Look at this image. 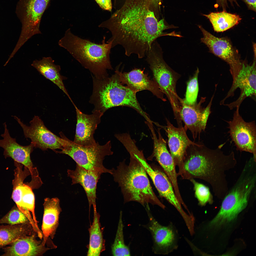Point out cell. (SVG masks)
Returning a JSON list of instances; mask_svg holds the SVG:
<instances>
[{
  "label": "cell",
  "instance_id": "6da1fadb",
  "mask_svg": "<svg viewBox=\"0 0 256 256\" xmlns=\"http://www.w3.org/2000/svg\"><path fill=\"white\" fill-rule=\"evenodd\" d=\"M99 27L111 32V37L107 42L111 43L112 48L120 45L126 56L135 54L139 59L145 56L157 38L173 36L172 32L165 33V30L176 27L157 18L149 0H125L121 7Z\"/></svg>",
  "mask_w": 256,
  "mask_h": 256
},
{
  "label": "cell",
  "instance_id": "7a4b0ae2",
  "mask_svg": "<svg viewBox=\"0 0 256 256\" xmlns=\"http://www.w3.org/2000/svg\"><path fill=\"white\" fill-rule=\"evenodd\" d=\"M222 146L211 149L201 142L190 146L185 155L181 177L205 181L211 186L215 195L220 199L228 191L226 173L237 164L234 152L226 154L221 150Z\"/></svg>",
  "mask_w": 256,
  "mask_h": 256
},
{
  "label": "cell",
  "instance_id": "3957f363",
  "mask_svg": "<svg viewBox=\"0 0 256 256\" xmlns=\"http://www.w3.org/2000/svg\"><path fill=\"white\" fill-rule=\"evenodd\" d=\"M112 170V174L121 188L125 203L134 201L145 207L150 204L165 208L154 193L145 169L137 158L130 156L128 165L123 161L116 169Z\"/></svg>",
  "mask_w": 256,
  "mask_h": 256
},
{
  "label": "cell",
  "instance_id": "277c9868",
  "mask_svg": "<svg viewBox=\"0 0 256 256\" xmlns=\"http://www.w3.org/2000/svg\"><path fill=\"white\" fill-rule=\"evenodd\" d=\"M58 44L96 78L108 76L107 70L113 69L110 58L112 44L105 42V37L102 43L97 44L75 35L69 28Z\"/></svg>",
  "mask_w": 256,
  "mask_h": 256
},
{
  "label": "cell",
  "instance_id": "5b68a950",
  "mask_svg": "<svg viewBox=\"0 0 256 256\" xmlns=\"http://www.w3.org/2000/svg\"><path fill=\"white\" fill-rule=\"evenodd\" d=\"M114 74L101 78L92 76L93 89L90 102L93 104V110L100 111L103 115L109 109L125 106L132 108L142 116L146 121H150L148 114L141 107L135 92L123 85L117 70Z\"/></svg>",
  "mask_w": 256,
  "mask_h": 256
},
{
  "label": "cell",
  "instance_id": "8992f818",
  "mask_svg": "<svg viewBox=\"0 0 256 256\" xmlns=\"http://www.w3.org/2000/svg\"><path fill=\"white\" fill-rule=\"evenodd\" d=\"M256 168L254 161L247 162L236 182L223 199L218 212L223 219L234 220L247 206L256 188Z\"/></svg>",
  "mask_w": 256,
  "mask_h": 256
},
{
  "label": "cell",
  "instance_id": "52a82bcc",
  "mask_svg": "<svg viewBox=\"0 0 256 256\" xmlns=\"http://www.w3.org/2000/svg\"><path fill=\"white\" fill-rule=\"evenodd\" d=\"M59 133L63 139L62 148L61 151L55 150V152L68 155L77 164L87 170L101 174L105 173L112 174V169L106 168L103 164L105 157L113 154L111 150L110 141L103 145H100L97 142L94 145L84 146L78 144L70 140L62 132Z\"/></svg>",
  "mask_w": 256,
  "mask_h": 256
},
{
  "label": "cell",
  "instance_id": "ba28073f",
  "mask_svg": "<svg viewBox=\"0 0 256 256\" xmlns=\"http://www.w3.org/2000/svg\"><path fill=\"white\" fill-rule=\"evenodd\" d=\"M146 60L152 71L155 82L170 103L174 115L179 113L181 99L176 90L177 82L179 78L178 74L165 63L163 52L156 40L154 41L146 53Z\"/></svg>",
  "mask_w": 256,
  "mask_h": 256
},
{
  "label": "cell",
  "instance_id": "9c48e42d",
  "mask_svg": "<svg viewBox=\"0 0 256 256\" xmlns=\"http://www.w3.org/2000/svg\"><path fill=\"white\" fill-rule=\"evenodd\" d=\"M256 59L251 65L242 64L238 74L233 80L230 88L220 104L227 106L230 110L240 107L247 97L256 99Z\"/></svg>",
  "mask_w": 256,
  "mask_h": 256
},
{
  "label": "cell",
  "instance_id": "30bf717a",
  "mask_svg": "<svg viewBox=\"0 0 256 256\" xmlns=\"http://www.w3.org/2000/svg\"><path fill=\"white\" fill-rule=\"evenodd\" d=\"M52 0H19L16 12L22 24L19 38L25 43L34 35L41 34L40 29L42 15Z\"/></svg>",
  "mask_w": 256,
  "mask_h": 256
},
{
  "label": "cell",
  "instance_id": "8fae6325",
  "mask_svg": "<svg viewBox=\"0 0 256 256\" xmlns=\"http://www.w3.org/2000/svg\"><path fill=\"white\" fill-rule=\"evenodd\" d=\"M145 208L149 222L143 226L151 234L153 243L152 249L154 253L167 255L177 249L178 247L179 236L174 224L170 222L167 226L162 225L153 216L149 206Z\"/></svg>",
  "mask_w": 256,
  "mask_h": 256
},
{
  "label": "cell",
  "instance_id": "7c38bea8",
  "mask_svg": "<svg viewBox=\"0 0 256 256\" xmlns=\"http://www.w3.org/2000/svg\"><path fill=\"white\" fill-rule=\"evenodd\" d=\"M239 107L237 106L233 119L227 121L229 133L237 149L252 154L256 160V126L254 121L246 122L240 115Z\"/></svg>",
  "mask_w": 256,
  "mask_h": 256
},
{
  "label": "cell",
  "instance_id": "4fadbf2b",
  "mask_svg": "<svg viewBox=\"0 0 256 256\" xmlns=\"http://www.w3.org/2000/svg\"><path fill=\"white\" fill-rule=\"evenodd\" d=\"M13 117L22 127L25 137L30 139L35 147L43 151L48 149L54 151L57 149H62V138L48 130L38 116H35L30 121V125L28 126L24 124L17 117Z\"/></svg>",
  "mask_w": 256,
  "mask_h": 256
},
{
  "label": "cell",
  "instance_id": "5bb4252c",
  "mask_svg": "<svg viewBox=\"0 0 256 256\" xmlns=\"http://www.w3.org/2000/svg\"><path fill=\"white\" fill-rule=\"evenodd\" d=\"M213 95L207 106L202 108L201 105L205 101L206 97H201L199 103L193 105L184 103L181 99L179 114L180 119L184 124L183 127L187 131L189 130L195 140L201 133L205 131L209 116L211 113V108L214 97Z\"/></svg>",
  "mask_w": 256,
  "mask_h": 256
},
{
  "label": "cell",
  "instance_id": "9a60e30c",
  "mask_svg": "<svg viewBox=\"0 0 256 256\" xmlns=\"http://www.w3.org/2000/svg\"><path fill=\"white\" fill-rule=\"evenodd\" d=\"M203 37L201 42L206 44L215 55L223 59L229 65L233 79L236 77L241 69L242 64L236 57L230 43L225 38L214 36L200 25H198Z\"/></svg>",
  "mask_w": 256,
  "mask_h": 256
},
{
  "label": "cell",
  "instance_id": "2e32d148",
  "mask_svg": "<svg viewBox=\"0 0 256 256\" xmlns=\"http://www.w3.org/2000/svg\"><path fill=\"white\" fill-rule=\"evenodd\" d=\"M166 121L167 125L162 127L168 137L170 153L175 165L178 167V175L181 177L183 173V160L187 149L190 146L197 145L198 143H195L190 139L183 127L176 128L168 119Z\"/></svg>",
  "mask_w": 256,
  "mask_h": 256
},
{
  "label": "cell",
  "instance_id": "e0dca14e",
  "mask_svg": "<svg viewBox=\"0 0 256 256\" xmlns=\"http://www.w3.org/2000/svg\"><path fill=\"white\" fill-rule=\"evenodd\" d=\"M139 161L151 179L160 195L176 208L184 220L188 219L189 215L183 209L172 183L165 173L159 169L152 168L147 163L145 159H141Z\"/></svg>",
  "mask_w": 256,
  "mask_h": 256
},
{
  "label": "cell",
  "instance_id": "ac0fdd59",
  "mask_svg": "<svg viewBox=\"0 0 256 256\" xmlns=\"http://www.w3.org/2000/svg\"><path fill=\"white\" fill-rule=\"evenodd\" d=\"M77 117L76 132L73 141L78 144L91 146L96 143L94 135L103 114L100 111L93 110L90 114L81 112L75 105Z\"/></svg>",
  "mask_w": 256,
  "mask_h": 256
},
{
  "label": "cell",
  "instance_id": "d6986e66",
  "mask_svg": "<svg viewBox=\"0 0 256 256\" xmlns=\"http://www.w3.org/2000/svg\"><path fill=\"white\" fill-rule=\"evenodd\" d=\"M4 133L1 135L3 139H0V147L4 149V154L6 157H10L18 163L28 168L31 173L33 165L30 158V154L34 147L31 142L28 145L22 146L18 143L16 139L11 137L7 128L6 123L4 124Z\"/></svg>",
  "mask_w": 256,
  "mask_h": 256
},
{
  "label": "cell",
  "instance_id": "ffe728a7",
  "mask_svg": "<svg viewBox=\"0 0 256 256\" xmlns=\"http://www.w3.org/2000/svg\"><path fill=\"white\" fill-rule=\"evenodd\" d=\"M68 175L72 179V184H79L86 194L89 209L91 206L96 207V199L97 183L101 174L94 171L87 170L76 164L75 170L68 169Z\"/></svg>",
  "mask_w": 256,
  "mask_h": 256
},
{
  "label": "cell",
  "instance_id": "44dd1931",
  "mask_svg": "<svg viewBox=\"0 0 256 256\" xmlns=\"http://www.w3.org/2000/svg\"><path fill=\"white\" fill-rule=\"evenodd\" d=\"M118 72L122 83L136 92L148 90L163 101H165L164 93L156 82L150 80L143 71L135 69L127 73H122L118 70Z\"/></svg>",
  "mask_w": 256,
  "mask_h": 256
},
{
  "label": "cell",
  "instance_id": "7402d4cb",
  "mask_svg": "<svg viewBox=\"0 0 256 256\" xmlns=\"http://www.w3.org/2000/svg\"><path fill=\"white\" fill-rule=\"evenodd\" d=\"M44 214L42 225L43 240L45 245L48 238L53 236L58 227L61 211L59 201L57 198H46L44 200Z\"/></svg>",
  "mask_w": 256,
  "mask_h": 256
},
{
  "label": "cell",
  "instance_id": "603a6c76",
  "mask_svg": "<svg viewBox=\"0 0 256 256\" xmlns=\"http://www.w3.org/2000/svg\"><path fill=\"white\" fill-rule=\"evenodd\" d=\"M31 65L40 73L57 86L67 96L73 104H74L63 82L66 78L60 74V66L55 64L54 60L51 57H43L40 60L35 59Z\"/></svg>",
  "mask_w": 256,
  "mask_h": 256
},
{
  "label": "cell",
  "instance_id": "cb8c5ba5",
  "mask_svg": "<svg viewBox=\"0 0 256 256\" xmlns=\"http://www.w3.org/2000/svg\"><path fill=\"white\" fill-rule=\"evenodd\" d=\"M5 248L4 256H35L41 249L39 243L32 237L22 236Z\"/></svg>",
  "mask_w": 256,
  "mask_h": 256
},
{
  "label": "cell",
  "instance_id": "d4e9b609",
  "mask_svg": "<svg viewBox=\"0 0 256 256\" xmlns=\"http://www.w3.org/2000/svg\"><path fill=\"white\" fill-rule=\"evenodd\" d=\"M150 130L153 143L152 155L155 158L164 171H171L174 168L175 164L171 154L167 149L166 142L162 136L160 128H158L157 131L158 137L155 133L154 128H151Z\"/></svg>",
  "mask_w": 256,
  "mask_h": 256
},
{
  "label": "cell",
  "instance_id": "484cf974",
  "mask_svg": "<svg viewBox=\"0 0 256 256\" xmlns=\"http://www.w3.org/2000/svg\"><path fill=\"white\" fill-rule=\"evenodd\" d=\"M93 210V222L89 229V242L87 255L98 256L104 250V242L100 221V214L96 208Z\"/></svg>",
  "mask_w": 256,
  "mask_h": 256
},
{
  "label": "cell",
  "instance_id": "4316f807",
  "mask_svg": "<svg viewBox=\"0 0 256 256\" xmlns=\"http://www.w3.org/2000/svg\"><path fill=\"white\" fill-rule=\"evenodd\" d=\"M203 15L209 19L214 30L217 32L228 30L238 24L242 19L238 15L224 10L212 12Z\"/></svg>",
  "mask_w": 256,
  "mask_h": 256
},
{
  "label": "cell",
  "instance_id": "83f0119b",
  "mask_svg": "<svg viewBox=\"0 0 256 256\" xmlns=\"http://www.w3.org/2000/svg\"><path fill=\"white\" fill-rule=\"evenodd\" d=\"M23 224L0 226V247L10 244L25 235L27 229Z\"/></svg>",
  "mask_w": 256,
  "mask_h": 256
},
{
  "label": "cell",
  "instance_id": "f1b7e54d",
  "mask_svg": "<svg viewBox=\"0 0 256 256\" xmlns=\"http://www.w3.org/2000/svg\"><path fill=\"white\" fill-rule=\"evenodd\" d=\"M122 217V212L121 211L115 237L111 247L112 254L113 256L131 255L129 248L124 242Z\"/></svg>",
  "mask_w": 256,
  "mask_h": 256
},
{
  "label": "cell",
  "instance_id": "f546056e",
  "mask_svg": "<svg viewBox=\"0 0 256 256\" xmlns=\"http://www.w3.org/2000/svg\"><path fill=\"white\" fill-rule=\"evenodd\" d=\"M199 72L197 68L193 76L187 82L185 97L182 100L186 104L193 105L197 103L199 91L198 78Z\"/></svg>",
  "mask_w": 256,
  "mask_h": 256
},
{
  "label": "cell",
  "instance_id": "4dcf8cb0",
  "mask_svg": "<svg viewBox=\"0 0 256 256\" xmlns=\"http://www.w3.org/2000/svg\"><path fill=\"white\" fill-rule=\"evenodd\" d=\"M190 180L194 185L195 195L199 205L203 206L208 203H212L213 197L209 188L204 184L197 182L194 179Z\"/></svg>",
  "mask_w": 256,
  "mask_h": 256
},
{
  "label": "cell",
  "instance_id": "1f68e13d",
  "mask_svg": "<svg viewBox=\"0 0 256 256\" xmlns=\"http://www.w3.org/2000/svg\"><path fill=\"white\" fill-rule=\"evenodd\" d=\"M24 207L30 211L32 218L36 225H37L35 212V197L31 188L28 186L23 184V193L20 204L17 206Z\"/></svg>",
  "mask_w": 256,
  "mask_h": 256
},
{
  "label": "cell",
  "instance_id": "d6a6232c",
  "mask_svg": "<svg viewBox=\"0 0 256 256\" xmlns=\"http://www.w3.org/2000/svg\"><path fill=\"white\" fill-rule=\"evenodd\" d=\"M28 220L27 218L18 208L12 209L0 219V224L10 225L24 224Z\"/></svg>",
  "mask_w": 256,
  "mask_h": 256
},
{
  "label": "cell",
  "instance_id": "836d02e7",
  "mask_svg": "<svg viewBox=\"0 0 256 256\" xmlns=\"http://www.w3.org/2000/svg\"><path fill=\"white\" fill-rule=\"evenodd\" d=\"M23 184H20L16 186L14 189L12 193V199L17 205H19L21 203L23 193Z\"/></svg>",
  "mask_w": 256,
  "mask_h": 256
},
{
  "label": "cell",
  "instance_id": "e575fe53",
  "mask_svg": "<svg viewBox=\"0 0 256 256\" xmlns=\"http://www.w3.org/2000/svg\"><path fill=\"white\" fill-rule=\"evenodd\" d=\"M216 0V4L214 6L216 8L218 7H219L222 9L224 11H226L227 9L228 8V2H230L231 5L233 6V4L234 3H236L238 6H239L237 2V1L238 0Z\"/></svg>",
  "mask_w": 256,
  "mask_h": 256
},
{
  "label": "cell",
  "instance_id": "d590c367",
  "mask_svg": "<svg viewBox=\"0 0 256 256\" xmlns=\"http://www.w3.org/2000/svg\"><path fill=\"white\" fill-rule=\"evenodd\" d=\"M151 6L157 17L159 19L161 0H149Z\"/></svg>",
  "mask_w": 256,
  "mask_h": 256
},
{
  "label": "cell",
  "instance_id": "8d00e7d4",
  "mask_svg": "<svg viewBox=\"0 0 256 256\" xmlns=\"http://www.w3.org/2000/svg\"><path fill=\"white\" fill-rule=\"evenodd\" d=\"M99 5L103 9L111 11L112 8L111 0H95Z\"/></svg>",
  "mask_w": 256,
  "mask_h": 256
},
{
  "label": "cell",
  "instance_id": "74e56055",
  "mask_svg": "<svg viewBox=\"0 0 256 256\" xmlns=\"http://www.w3.org/2000/svg\"><path fill=\"white\" fill-rule=\"evenodd\" d=\"M246 4L248 9L254 12L256 11V0H242Z\"/></svg>",
  "mask_w": 256,
  "mask_h": 256
}]
</instances>
